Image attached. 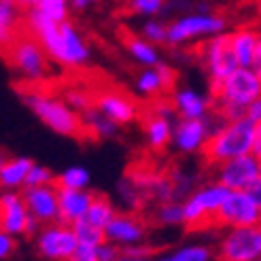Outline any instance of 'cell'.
<instances>
[{
    "instance_id": "obj_29",
    "label": "cell",
    "mask_w": 261,
    "mask_h": 261,
    "mask_svg": "<svg viewBox=\"0 0 261 261\" xmlns=\"http://www.w3.org/2000/svg\"><path fill=\"white\" fill-rule=\"evenodd\" d=\"M138 89L145 96L155 98V96H164V83L158 70H145L138 76Z\"/></svg>"
},
{
    "instance_id": "obj_44",
    "label": "cell",
    "mask_w": 261,
    "mask_h": 261,
    "mask_svg": "<svg viewBox=\"0 0 261 261\" xmlns=\"http://www.w3.org/2000/svg\"><path fill=\"white\" fill-rule=\"evenodd\" d=\"M5 162H7V160H5V155H3V153H0V170H3V166H5Z\"/></svg>"
},
{
    "instance_id": "obj_23",
    "label": "cell",
    "mask_w": 261,
    "mask_h": 261,
    "mask_svg": "<svg viewBox=\"0 0 261 261\" xmlns=\"http://www.w3.org/2000/svg\"><path fill=\"white\" fill-rule=\"evenodd\" d=\"M119 38L125 45V49L132 54L140 64H147V66H158V51H155L145 38L134 34L127 28H119Z\"/></svg>"
},
{
    "instance_id": "obj_25",
    "label": "cell",
    "mask_w": 261,
    "mask_h": 261,
    "mask_svg": "<svg viewBox=\"0 0 261 261\" xmlns=\"http://www.w3.org/2000/svg\"><path fill=\"white\" fill-rule=\"evenodd\" d=\"M215 257V253L204 244H189L176 249L172 253H168L164 257H160L158 261H211Z\"/></svg>"
},
{
    "instance_id": "obj_43",
    "label": "cell",
    "mask_w": 261,
    "mask_h": 261,
    "mask_svg": "<svg viewBox=\"0 0 261 261\" xmlns=\"http://www.w3.org/2000/svg\"><path fill=\"white\" fill-rule=\"evenodd\" d=\"M121 261H149V257H121Z\"/></svg>"
},
{
    "instance_id": "obj_35",
    "label": "cell",
    "mask_w": 261,
    "mask_h": 261,
    "mask_svg": "<svg viewBox=\"0 0 261 261\" xmlns=\"http://www.w3.org/2000/svg\"><path fill=\"white\" fill-rule=\"evenodd\" d=\"M15 249H17L15 238H13L11 233L0 229V259H9L13 253H15Z\"/></svg>"
},
{
    "instance_id": "obj_39",
    "label": "cell",
    "mask_w": 261,
    "mask_h": 261,
    "mask_svg": "<svg viewBox=\"0 0 261 261\" xmlns=\"http://www.w3.org/2000/svg\"><path fill=\"white\" fill-rule=\"evenodd\" d=\"M251 153L261 162V123L255 125V138H253V151Z\"/></svg>"
},
{
    "instance_id": "obj_37",
    "label": "cell",
    "mask_w": 261,
    "mask_h": 261,
    "mask_svg": "<svg viewBox=\"0 0 261 261\" xmlns=\"http://www.w3.org/2000/svg\"><path fill=\"white\" fill-rule=\"evenodd\" d=\"M246 117H249V119H253L255 123H261V98L255 100L251 107L246 109Z\"/></svg>"
},
{
    "instance_id": "obj_6",
    "label": "cell",
    "mask_w": 261,
    "mask_h": 261,
    "mask_svg": "<svg viewBox=\"0 0 261 261\" xmlns=\"http://www.w3.org/2000/svg\"><path fill=\"white\" fill-rule=\"evenodd\" d=\"M195 49L198 51H193V54L200 56L202 64L211 72V87L221 85L231 72H236L240 68L229 34H217L213 38H208V41L200 43Z\"/></svg>"
},
{
    "instance_id": "obj_2",
    "label": "cell",
    "mask_w": 261,
    "mask_h": 261,
    "mask_svg": "<svg viewBox=\"0 0 261 261\" xmlns=\"http://www.w3.org/2000/svg\"><path fill=\"white\" fill-rule=\"evenodd\" d=\"M255 121L249 117H240L236 121H229L223 127H219L206 138L200 149L202 164L208 170H215L217 166L225 164L229 160L242 158L253 151V138H255Z\"/></svg>"
},
{
    "instance_id": "obj_36",
    "label": "cell",
    "mask_w": 261,
    "mask_h": 261,
    "mask_svg": "<svg viewBox=\"0 0 261 261\" xmlns=\"http://www.w3.org/2000/svg\"><path fill=\"white\" fill-rule=\"evenodd\" d=\"M66 261H98V249H89V246H79L70 259Z\"/></svg>"
},
{
    "instance_id": "obj_22",
    "label": "cell",
    "mask_w": 261,
    "mask_h": 261,
    "mask_svg": "<svg viewBox=\"0 0 261 261\" xmlns=\"http://www.w3.org/2000/svg\"><path fill=\"white\" fill-rule=\"evenodd\" d=\"M32 166H34V162L28 160V158L7 160L3 170H0V187L3 189H15V187L25 185V178H28Z\"/></svg>"
},
{
    "instance_id": "obj_31",
    "label": "cell",
    "mask_w": 261,
    "mask_h": 261,
    "mask_svg": "<svg viewBox=\"0 0 261 261\" xmlns=\"http://www.w3.org/2000/svg\"><path fill=\"white\" fill-rule=\"evenodd\" d=\"M54 182H56V176L49 168L34 164L28 178H25V187H45V185H54Z\"/></svg>"
},
{
    "instance_id": "obj_28",
    "label": "cell",
    "mask_w": 261,
    "mask_h": 261,
    "mask_svg": "<svg viewBox=\"0 0 261 261\" xmlns=\"http://www.w3.org/2000/svg\"><path fill=\"white\" fill-rule=\"evenodd\" d=\"M89 182V174L83 168H68L60 176H56L54 185L58 189H85Z\"/></svg>"
},
{
    "instance_id": "obj_21",
    "label": "cell",
    "mask_w": 261,
    "mask_h": 261,
    "mask_svg": "<svg viewBox=\"0 0 261 261\" xmlns=\"http://www.w3.org/2000/svg\"><path fill=\"white\" fill-rule=\"evenodd\" d=\"M19 9L15 5L0 0V56L5 54V49L15 41V36L21 28V17H19Z\"/></svg>"
},
{
    "instance_id": "obj_26",
    "label": "cell",
    "mask_w": 261,
    "mask_h": 261,
    "mask_svg": "<svg viewBox=\"0 0 261 261\" xmlns=\"http://www.w3.org/2000/svg\"><path fill=\"white\" fill-rule=\"evenodd\" d=\"M76 240H79V246H89V249H98L107 242V236H104V229H98L94 225L85 223V221H76L72 225Z\"/></svg>"
},
{
    "instance_id": "obj_4",
    "label": "cell",
    "mask_w": 261,
    "mask_h": 261,
    "mask_svg": "<svg viewBox=\"0 0 261 261\" xmlns=\"http://www.w3.org/2000/svg\"><path fill=\"white\" fill-rule=\"evenodd\" d=\"M3 60L13 70H17L23 79H45L51 76V58L47 56L45 47L38 43V38L32 34L25 19L21 28L3 54Z\"/></svg>"
},
{
    "instance_id": "obj_5",
    "label": "cell",
    "mask_w": 261,
    "mask_h": 261,
    "mask_svg": "<svg viewBox=\"0 0 261 261\" xmlns=\"http://www.w3.org/2000/svg\"><path fill=\"white\" fill-rule=\"evenodd\" d=\"M229 189L213 182L200 191H195L191 198L182 204V225L187 231H206L217 229V213L223 200L227 198Z\"/></svg>"
},
{
    "instance_id": "obj_24",
    "label": "cell",
    "mask_w": 261,
    "mask_h": 261,
    "mask_svg": "<svg viewBox=\"0 0 261 261\" xmlns=\"http://www.w3.org/2000/svg\"><path fill=\"white\" fill-rule=\"evenodd\" d=\"M115 215H117L115 206H113V202L107 198V195L104 193H94V200H91L87 213H85V217L81 221H85V223L94 225L98 229H107V225L113 221Z\"/></svg>"
},
{
    "instance_id": "obj_45",
    "label": "cell",
    "mask_w": 261,
    "mask_h": 261,
    "mask_svg": "<svg viewBox=\"0 0 261 261\" xmlns=\"http://www.w3.org/2000/svg\"><path fill=\"white\" fill-rule=\"evenodd\" d=\"M257 11H259V15H261V0H257Z\"/></svg>"
},
{
    "instance_id": "obj_40",
    "label": "cell",
    "mask_w": 261,
    "mask_h": 261,
    "mask_svg": "<svg viewBox=\"0 0 261 261\" xmlns=\"http://www.w3.org/2000/svg\"><path fill=\"white\" fill-rule=\"evenodd\" d=\"M257 76L261 79V36H259V43H257V49H255V58H253V66H251Z\"/></svg>"
},
{
    "instance_id": "obj_1",
    "label": "cell",
    "mask_w": 261,
    "mask_h": 261,
    "mask_svg": "<svg viewBox=\"0 0 261 261\" xmlns=\"http://www.w3.org/2000/svg\"><path fill=\"white\" fill-rule=\"evenodd\" d=\"M23 19L32 30V34L38 38V43L45 47L47 56L51 60L60 62L62 66L81 68L89 60V47L85 45L81 34L74 30L72 23L49 21V19H43L41 15H36L34 11L25 13Z\"/></svg>"
},
{
    "instance_id": "obj_30",
    "label": "cell",
    "mask_w": 261,
    "mask_h": 261,
    "mask_svg": "<svg viewBox=\"0 0 261 261\" xmlns=\"http://www.w3.org/2000/svg\"><path fill=\"white\" fill-rule=\"evenodd\" d=\"M158 221L162 225H176L182 223V206L176 202H164L158 208Z\"/></svg>"
},
{
    "instance_id": "obj_7",
    "label": "cell",
    "mask_w": 261,
    "mask_h": 261,
    "mask_svg": "<svg viewBox=\"0 0 261 261\" xmlns=\"http://www.w3.org/2000/svg\"><path fill=\"white\" fill-rule=\"evenodd\" d=\"M87 89L91 94L94 109H98L102 115H107L113 123L123 125V123H132L134 119H138L142 104H138L127 91L115 87V85H107V83L91 85Z\"/></svg>"
},
{
    "instance_id": "obj_13",
    "label": "cell",
    "mask_w": 261,
    "mask_h": 261,
    "mask_svg": "<svg viewBox=\"0 0 261 261\" xmlns=\"http://www.w3.org/2000/svg\"><path fill=\"white\" fill-rule=\"evenodd\" d=\"M23 200L28 206L30 215L38 223H56L60 221V202H58V187L45 185V187H25Z\"/></svg>"
},
{
    "instance_id": "obj_41",
    "label": "cell",
    "mask_w": 261,
    "mask_h": 261,
    "mask_svg": "<svg viewBox=\"0 0 261 261\" xmlns=\"http://www.w3.org/2000/svg\"><path fill=\"white\" fill-rule=\"evenodd\" d=\"M38 3H41V0H17V9L28 13V11L36 9V7H38Z\"/></svg>"
},
{
    "instance_id": "obj_11",
    "label": "cell",
    "mask_w": 261,
    "mask_h": 261,
    "mask_svg": "<svg viewBox=\"0 0 261 261\" xmlns=\"http://www.w3.org/2000/svg\"><path fill=\"white\" fill-rule=\"evenodd\" d=\"M215 170L219 185L227 187L229 191H246L261 176V162L253 153H249L217 166Z\"/></svg>"
},
{
    "instance_id": "obj_19",
    "label": "cell",
    "mask_w": 261,
    "mask_h": 261,
    "mask_svg": "<svg viewBox=\"0 0 261 261\" xmlns=\"http://www.w3.org/2000/svg\"><path fill=\"white\" fill-rule=\"evenodd\" d=\"M229 36H231V47H233V54H236L238 64L242 68H251L261 34L253 28H240L236 32H231Z\"/></svg>"
},
{
    "instance_id": "obj_8",
    "label": "cell",
    "mask_w": 261,
    "mask_h": 261,
    "mask_svg": "<svg viewBox=\"0 0 261 261\" xmlns=\"http://www.w3.org/2000/svg\"><path fill=\"white\" fill-rule=\"evenodd\" d=\"M217 261H261V225L231 227L221 238Z\"/></svg>"
},
{
    "instance_id": "obj_3",
    "label": "cell",
    "mask_w": 261,
    "mask_h": 261,
    "mask_svg": "<svg viewBox=\"0 0 261 261\" xmlns=\"http://www.w3.org/2000/svg\"><path fill=\"white\" fill-rule=\"evenodd\" d=\"M28 107L32 109V113L41 119L47 127H51L54 132L68 136V138H76L81 142H94L89 129L85 125V119L79 111H74L68 102H64L58 96H41V94H25L19 96Z\"/></svg>"
},
{
    "instance_id": "obj_18",
    "label": "cell",
    "mask_w": 261,
    "mask_h": 261,
    "mask_svg": "<svg viewBox=\"0 0 261 261\" xmlns=\"http://www.w3.org/2000/svg\"><path fill=\"white\" fill-rule=\"evenodd\" d=\"M211 127L208 123L202 119H182L176 129H174V145L178 151H185V153H193V151H200L202 145L206 142V138L211 136Z\"/></svg>"
},
{
    "instance_id": "obj_10",
    "label": "cell",
    "mask_w": 261,
    "mask_h": 261,
    "mask_svg": "<svg viewBox=\"0 0 261 261\" xmlns=\"http://www.w3.org/2000/svg\"><path fill=\"white\" fill-rule=\"evenodd\" d=\"M261 225V208L246 191H229L217 213V227Z\"/></svg>"
},
{
    "instance_id": "obj_9",
    "label": "cell",
    "mask_w": 261,
    "mask_h": 261,
    "mask_svg": "<svg viewBox=\"0 0 261 261\" xmlns=\"http://www.w3.org/2000/svg\"><path fill=\"white\" fill-rule=\"evenodd\" d=\"M36 249L49 261H66L79 249V240H76L72 225L56 221L36 233Z\"/></svg>"
},
{
    "instance_id": "obj_20",
    "label": "cell",
    "mask_w": 261,
    "mask_h": 261,
    "mask_svg": "<svg viewBox=\"0 0 261 261\" xmlns=\"http://www.w3.org/2000/svg\"><path fill=\"white\" fill-rule=\"evenodd\" d=\"M172 102H174L176 115H180L182 119H202V117H206L208 111H211V102L189 89L174 94Z\"/></svg>"
},
{
    "instance_id": "obj_32",
    "label": "cell",
    "mask_w": 261,
    "mask_h": 261,
    "mask_svg": "<svg viewBox=\"0 0 261 261\" xmlns=\"http://www.w3.org/2000/svg\"><path fill=\"white\" fill-rule=\"evenodd\" d=\"M142 38L151 41V43H166L168 25L158 23V21H149V23H145V28H142Z\"/></svg>"
},
{
    "instance_id": "obj_27",
    "label": "cell",
    "mask_w": 261,
    "mask_h": 261,
    "mask_svg": "<svg viewBox=\"0 0 261 261\" xmlns=\"http://www.w3.org/2000/svg\"><path fill=\"white\" fill-rule=\"evenodd\" d=\"M36 15H41L43 19L62 23L66 21V13H68V0H41L36 9H32Z\"/></svg>"
},
{
    "instance_id": "obj_33",
    "label": "cell",
    "mask_w": 261,
    "mask_h": 261,
    "mask_svg": "<svg viewBox=\"0 0 261 261\" xmlns=\"http://www.w3.org/2000/svg\"><path fill=\"white\" fill-rule=\"evenodd\" d=\"M129 3V11L132 13H140V15H153V13L162 11L166 0H127Z\"/></svg>"
},
{
    "instance_id": "obj_17",
    "label": "cell",
    "mask_w": 261,
    "mask_h": 261,
    "mask_svg": "<svg viewBox=\"0 0 261 261\" xmlns=\"http://www.w3.org/2000/svg\"><path fill=\"white\" fill-rule=\"evenodd\" d=\"M91 200H94V193L85 189H58L60 221L66 225H74L85 217Z\"/></svg>"
},
{
    "instance_id": "obj_34",
    "label": "cell",
    "mask_w": 261,
    "mask_h": 261,
    "mask_svg": "<svg viewBox=\"0 0 261 261\" xmlns=\"http://www.w3.org/2000/svg\"><path fill=\"white\" fill-rule=\"evenodd\" d=\"M158 72L162 76L164 83V96H174V87H176V70L170 66H164V64H158Z\"/></svg>"
},
{
    "instance_id": "obj_14",
    "label": "cell",
    "mask_w": 261,
    "mask_h": 261,
    "mask_svg": "<svg viewBox=\"0 0 261 261\" xmlns=\"http://www.w3.org/2000/svg\"><path fill=\"white\" fill-rule=\"evenodd\" d=\"M30 211L25 206L23 195L7 191L0 195V229L11 233V236H19V233L28 231L30 223Z\"/></svg>"
},
{
    "instance_id": "obj_38",
    "label": "cell",
    "mask_w": 261,
    "mask_h": 261,
    "mask_svg": "<svg viewBox=\"0 0 261 261\" xmlns=\"http://www.w3.org/2000/svg\"><path fill=\"white\" fill-rule=\"evenodd\" d=\"M246 193H249L251 198H253V202H255V204L261 208V176H259V178L253 182V185H251L249 189H246Z\"/></svg>"
},
{
    "instance_id": "obj_42",
    "label": "cell",
    "mask_w": 261,
    "mask_h": 261,
    "mask_svg": "<svg viewBox=\"0 0 261 261\" xmlns=\"http://www.w3.org/2000/svg\"><path fill=\"white\" fill-rule=\"evenodd\" d=\"M89 3H94V0H70V5H72L74 9H85Z\"/></svg>"
},
{
    "instance_id": "obj_15",
    "label": "cell",
    "mask_w": 261,
    "mask_h": 261,
    "mask_svg": "<svg viewBox=\"0 0 261 261\" xmlns=\"http://www.w3.org/2000/svg\"><path fill=\"white\" fill-rule=\"evenodd\" d=\"M104 236H107V242L117 246H132L142 242V238L147 236V225L136 215H115L104 229Z\"/></svg>"
},
{
    "instance_id": "obj_16",
    "label": "cell",
    "mask_w": 261,
    "mask_h": 261,
    "mask_svg": "<svg viewBox=\"0 0 261 261\" xmlns=\"http://www.w3.org/2000/svg\"><path fill=\"white\" fill-rule=\"evenodd\" d=\"M138 121H140L142 129H145V134L149 138V145L155 153H162L172 142V127H170L168 117L160 115L158 111H153L149 104H142L140 107Z\"/></svg>"
},
{
    "instance_id": "obj_12",
    "label": "cell",
    "mask_w": 261,
    "mask_h": 261,
    "mask_svg": "<svg viewBox=\"0 0 261 261\" xmlns=\"http://www.w3.org/2000/svg\"><path fill=\"white\" fill-rule=\"evenodd\" d=\"M223 28H225V19L219 15H211V13L208 15H187L168 25L166 43L180 45L204 34H219L223 32Z\"/></svg>"
}]
</instances>
